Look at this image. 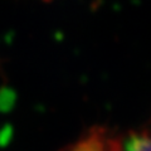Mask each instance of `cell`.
<instances>
[{
  "label": "cell",
  "instance_id": "obj_1",
  "mask_svg": "<svg viewBox=\"0 0 151 151\" xmlns=\"http://www.w3.org/2000/svg\"><path fill=\"white\" fill-rule=\"evenodd\" d=\"M68 151H122V145L121 141L111 136L107 130L94 127L77 144L70 146Z\"/></svg>",
  "mask_w": 151,
  "mask_h": 151
},
{
  "label": "cell",
  "instance_id": "obj_2",
  "mask_svg": "<svg viewBox=\"0 0 151 151\" xmlns=\"http://www.w3.org/2000/svg\"><path fill=\"white\" fill-rule=\"evenodd\" d=\"M44 1H50V0H44Z\"/></svg>",
  "mask_w": 151,
  "mask_h": 151
}]
</instances>
